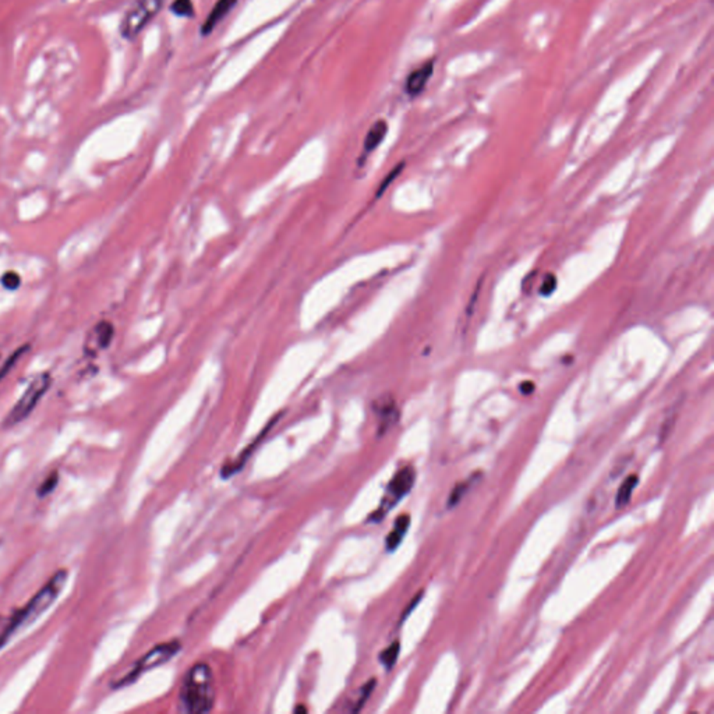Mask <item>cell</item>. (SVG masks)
Returning <instances> with one entry per match:
<instances>
[{"instance_id": "obj_1", "label": "cell", "mask_w": 714, "mask_h": 714, "mask_svg": "<svg viewBox=\"0 0 714 714\" xmlns=\"http://www.w3.org/2000/svg\"><path fill=\"white\" fill-rule=\"evenodd\" d=\"M67 578L68 572L66 569H59L23 608L12 614L3 627L0 628V650L10 642L12 638H15L17 632L30 627L46 610H49L64 589Z\"/></svg>"}, {"instance_id": "obj_2", "label": "cell", "mask_w": 714, "mask_h": 714, "mask_svg": "<svg viewBox=\"0 0 714 714\" xmlns=\"http://www.w3.org/2000/svg\"><path fill=\"white\" fill-rule=\"evenodd\" d=\"M215 681L210 666L199 663L183 678L181 689L182 710L192 714H204L215 704Z\"/></svg>"}, {"instance_id": "obj_3", "label": "cell", "mask_w": 714, "mask_h": 714, "mask_svg": "<svg viewBox=\"0 0 714 714\" xmlns=\"http://www.w3.org/2000/svg\"><path fill=\"white\" fill-rule=\"evenodd\" d=\"M52 385V376L49 373H41L38 374L28 388L24 391L23 396L17 401V403L12 408V410L8 413V416L3 420V427L10 428L26 420L33 410L37 408L39 401L44 398V395L49 391Z\"/></svg>"}, {"instance_id": "obj_4", "label": "cell", "mask_w": 714, "mask_h": 714, "mask_svg": "<svg viewBox=\"0 0 714 714\" xmlns=\"http://www.w3.org/2000/svg\"><path fill=\"white\" fill-rule=\"evenodd\" d=\"M163 2L165 0H137L122 20V37L126 39H134L159 13Z\"/></svg>"}, {"instance_id": "obj_5", "label": "cell", "mask_w": 714, "mask_h": 714, "mask_svg": "<svg viewBox=\"0 0 714 714\" xmlns=\"http://www.w3.org/2000/svg\"><path fill=\"white\" fill-rule=\"evenodd\" d=\"M416 480V472L413 468H403L401 469L390 482L387 486L385 494L381 500V504L377 511L373 512L372 520L380 522L387 516V513L402 500L405 498L412 487L414 486Z\"/></svg>"}, {"instance_id": "obj_6", "label": "cell", "mask_w": 714, "mask_h": 714, "mask_svg": "<svg viewBox=\"0 0 714 714\" xmlns=\"http://www.w3.org/2000/svg\"><path fill=\"white\" fill-rule=\"evenodd\" d=\"M178 650H181V643H178L177 641H170V642L155 646L136 663V666L131 668V671L126 677H123L122 679L118 681L115 688H122L129 684H133L144 672L169 661L173 656L177 654Z\"/></svg>"}, {"instance_id": "obj_7", "label": "cell", "mask_w": 714, "mask_h": 714, "mask_svg": "<svg viewBox=\"0 0 714 714\" xmlns=\"http://www.w3.org/2000/svg\"><path fill=\"white\" fill-rule=\"evenodd\" d=\"M373 410L378 419V432H387L399 417L396 403L391 395H384L373 403Z\"/></svg>"}, {"instance_id": "obj_8", "label": "cell", "mask_w": 714, "mask_h": 714, "mask_svg": "<svg viewBox=\"0 0 714 714\" xmlns=\"http://www.w3.org/2000/svg\"><path fill=\"white\" fill-rule=\"evenodd\" d=\"M434 73V60H427L425 63H423L420 67L414 68L406 78V82H405V91L409 97L414 98L417 95H420L424 88L427 85V82L430 81L431 75Z\"/></svg>"}, {"instance_id": "obj_9", "label": "cell", "mask_w": 714, "mask_h": 714, "mask_svg": "<svg viewBox=\"0 0 714 714\" xmlns=\"http://www.w3.org/2000/svg\"><path fill=\"white\" fill-rule=\"evenodd\" d=\"M236 3H237V0H218L217 5L212 8L210 16L205 19V21L201 27V34L210 35L214 31V28L230 13V10L235 8Z\"/></svg>"}, {"instance_id": "obj_10", "label": "cell", "mask_w": 714, "mask_h": 714, "mask_svg": "<svg viewBox=\"0 0 714 714\" xmlns=\"http://www.w3.org/2000/svg\"><path fill=\"white\" fill-rule=\"evenodd\" d=\"M409 526H410V516L409 515H401L395 520V526L390 531L388 538H387V542H385V546H387L388 551H394V550H396L399 547V544L402 543V540L405 538V534L409 530Z\"/></svg>"}, {"instance_id": "obj_11", "label": "cell", "mask_w": 714, "mask_h": 714, "mask_svg": "<svg viewBox=\"0 0 714 714\" xmlns=\"http://www.w3.org/2000/svg\"><path fill=\"white\" fill-rule=\"evenodd\" d=\"M388 133V123L385 120H377L372 129L369 130L366 138H365V151L373 152L378 148V145L384 141L385 136Z\"/></svg>"}, {"instance_id": "obj_12", "label": "cell", "mask_w": 714, "mask_h": 714, "mask_svg": "<svg viewBox=\"0 0 714 714\" xmlns=\"http://www.w3.org/2000/svg\"><path fill=\"white\" fill-rule=\"evenodd\" d=\"M638 483H639V479L637 475H631L630 477L625 479V482L621 484V487L618 488V493H616V498H615L616 508H622L630 504L632 493H634L635 487L638 486Z\"/></svg>"}, {"instance_id": "obj_13", "label": "cell", "mask_w": 714, "mask_h": 714, "mask_svg": "<svg viewBox=\"0 0 714 714\" xmlns=\"http://www.w3.org/2000/svg\"><path fill=\"white\" fill-rule=\"evenodd\" d=\"M479 476H480V473H475L470 479H468V480H465V482H462V483H459V484H457L454 487V490L450 494L448 502H446L448 508H454V506H457L462 501V498L469 493L472 486L479 482Z\"/></svg>"}, {"instance_id": "obj_14", "label": "cell", "mask_w": 714, "mask_h": 714, "mask_svg": "<svg viewBox=\"0 0 714 714\" xmlns=\"http://www.w3.org/2000/svg\"><path fill=\"white\" fill-rule=\"evenodd\" d=\"M95 336H97V343L101 349H108L113 340V336H115V328L113 325L104 320V321H100L95 327Z\"/></svg>"}, {"instance_id": "obj_15", "label": "cell", "mask_w": 714, "mask_h": 714, "mask_svg": "<svg viewBox=\"0 0 714 714\" xmlns=\"http://www.w3.org/2000/svg\"><path fill=\"white\" fill-rule=\"evenodd\" d=\"M28 350H30V345H24V346H20L17 350L13 351V354L2 365V367H0V381H2L10 373V370L16 366V363L19 362L20 357H23Z\"/></svg>"}, {"instance_id": "obj_16", "label": "cell", "mask_w": 714, "mask_h": 714, "mask_svg": "<svg viewBox=\"0 0 714 714\" xmlns=\"http://www.w3.org/2000/svg\"><path fill=\"white\" fill-rule=\"evenodd\" d=\"M399 652H401V645L399 642H394L391 646H388L381 654H380V661L383 663V666L388 670H391L396 660H398V656H399Z\"/></svg>"}, {"instance_id": "obj_17", "label": "cell", "mask_w": 714, "mask_h": 714, "mask_svg": "<svg viewBox=\"0 0 714 714\" xmlns=\"http://www.w3.org/2000/svg\"><path fill=\"white\" fill-rule=\"evenodd\" d=\"M172 12L181 17H192L194 16V6L192 0H174L172 5Z\"/></svg>"}, {"instance_id": "obj_18", "label": "cell", "mask_w": 714, "mask_h": 714, "mask_svg": "<svg viewBox=\"0 0 714 714\" xmlns=\"http://www.w3.org/2000/svg\"><path fill=\"white\" fill-rule=\"evenodd\" d=\"M376 684H377V682H376V679H370V681H369V682L362 688V690H360V693H359V697H357L356 703H353L354 706L351 707V711H359V710L365 706L366 700L372 696V693H373V690H374V688H376Z\"/></svg>"}, {"instance_id": "obj_19", "label": "cell", "mask_w": 714, "mask_h": 714, "mask_svg": "<svg viewBox=\"0 0 714 714\" xmlns=\"http://www.w3.org/2000/svg\"><path fill=\"white\" fill-rule=\"evenodd\" d=\"M57 483H59V475H57V472H52V473H51V475L44 480V483L38 487V495H39V497H46V495L52 494V493H53V490L56 488Z\"/></svg>"}, {"instance_id": "obj_20", "label": "cell", "mask_w": 714, "mask_h": 714, "mask_svg": "<svg viewBox=\"0 0 714 714\" xmlns=\"http://www.w3.org/2000/svg\"><path fill=\"white\" fill-rule=\"evenodd\" d=\"M0 282H2L3 288L9 291H16L21 285V277L16 271H6L2 275V278H0Z\"/></svg>"}, {"instance_id": "obj_21", "label": "cell", "mask_w": 714, "mask_h": 714, "mask_svg": "<svg viewBox=\"0 0 714 714\" xmlns=\"http://www.w3.org/2000/svg\"><path fill=\"white\" fill-rule=\"evenodd\" d=\"M557 289V278L554 274H547L543 284H542V288H540V295L544 296V298H549L551 296Z\"/></svg>"}, {"instance_id": "obj_22", "label": "cell", "mask_w": 714, "mask_h": 714, "mask_svg": "<svg viewBox=\"0 0 714 714\" xmlns=\"http://www.w3.org/2000/svg\"><path fill=\"white\" fill-rule=\"evenodd\" d=\"M403 166H405V163H401V165H398V166H396V167H395V169H394V170H392V172H391V173L388 174V177H387V181H384V182H383V185H381V187H380V190H378V193H377V197H380V196H381V193H383V192H384V190H385V189H387V187L390 186V183H391V182L394 181V178L399 176V173H401V170L403 169Z\"/></svg>"}, {"instance_id": "obj_23", "label": "cell", "mask_w": 714, "mask_h": 714, "mask_svg": "<svg viewBox=\"0 0 714 714\" xmlns=\"http://www.w3.org/2000/svg\"><path fill=\"white\" fill-rule=\"evenodd\" d=\"M536 390V385L531 383V381H526V383H522L520 384V392L523 395H531Z\"/></svg>"}]
</instances>
